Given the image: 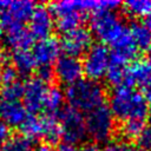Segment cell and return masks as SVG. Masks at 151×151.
<instances>
[{"instance_id": "83f0119b", "label": "cell", "mask_w": 151, "mask_h": 151, "mask_svg": "<svg viewBox=\"0 0 151 151\" xmlns=\"http://www.w3.org/2000/svg\"><path fill=\"white\" fill-rule=\"evenodd\" d=\"M136 142L140 151H151V126H144Z\"/></svg>"}, {"instance_id": "7bdbcfd3", "label": "cell", "mask_w": 151, "mask_h": 151, "mask_svg": "<svg viewBox=\"0 0 151 151\" xmlns=\"http://www.w3.org/2000/svg\"><path fill=\"white\" fill-rule=\"evenodd\" d=\"M0 38H1V34H0Z\"/></svg>"}, {"instance_id": "8fae6325", "label": "cell", "mask_w": 151, "mask_h": 151, "mask_svg": "<svg viewBox=\"0 0 151 151\" xmlns=\"http://www.w3.org/2000/svg\"><path fill=\"white\" fill-rule=\"evenodd\" d=\"M46 83L40 80L38 77L29 78L24 84V106L31 112H38L44 106L45 96L47 92Z\"/></svg>"}, {"instance_id": "8992f818", "label": "cell", "mask_w": 151, "mask_h": 151, "mask_svg": "<svg viewBox=\"0 0 151 151\" xmlns=\"http://www.w3.org/2000/svg\"><path fill=\"white\" fill-rule=\"evenodd\" d=\"M85 124L86 132L94 143L109 140L114 130L113 114L105 105L88 112L85 118Z\"/></svg>"}, {"instance_id": "7a4b0ae2", "label": "cell", "mask_w": 151, "mask_h": 151, "mask_svg": "<svg viewBox=\"0 0 151 151\" xmlns=\"http://www.w3.org/2000/svg\"><path fill=\"white\" fill-rule=\"evenodd\" d=\"M109 109L113 117L120 120H140L147 117L149 105L145 96L132 86H117L109 97Z\"/></svg>"}, {"instance_id": "d6986e66", "label": "cell", "mask_w": 151, "mask_h": 151, "mask_svg": "<svg viewBox=\"0 0 151 151\" xmlns=\"http://www.w3.org/2000/svg\"><path fill=\"white\" fill-rule=\"evenodd\" d=\"M19 127L22 136L29 139L31 142L38 138H42V129H44L42 117H38L35 114H28Z\"/></svg>"}, {"instance_id": "74e56055", "label": "cell", "mask_w": 151, "mask_h": 151, "mask_svg": "<svg viewBox=\"0 0 151 151\" xmlns=\"http://www.w3.org/2000/svg\"><path fill=\"white\" fill-rule=\"evenodd\" d=\"M149 29H150V32H151V12L145 17V24H144Z\"/></svg>"}, {"instance_id": "d4e9b609", "label": "cell", "mask_w": 151, "mask_h": 151, "mask_svg": "<svg viewBox=\"0 0 151 151\" xmlns=\"http://www.w3.org/2000/svg\"><path fill=\"white\" fill-rule=\"evenodd\" d=\"M144 129V122L140 120H124L120 125V133L126 139H136Z\"/></svg>"}, {"instance_id": "603a6c76", "label": "cell", "mask_w": 151, "mask_h": 151, "mask_svg": "<svg viewBox=\"0 0 151 151\" xmlns=\"http://www.w3.org/2000/svg\"><path fill=\"white\" fill-rule=\"evenodd\" d=\"M130 32L138 50H142V51L151 50V32L145 25L134 22L132 24Z\"/></svg>"}, {"instance_id": "4316f807", "label": "cell", "mask_w": 151, "mask_h": 151, "mask_svg": "<svg viewBox=\"0 0 151 151\" xmlns=\"http://www.w3.org/2000/svg\"><path fill=\"white\" fill-rule=\"evenodd\" d=\"M22 94H24V85L18 80L12 84L4 85L2 90H1V94H0L1 96L0 99L19 100L20 98H22Z\"/></svg>"}, {"instance_id": "4fadbf2b", "label": "cell", "mask_w": 151, "mask_h": 151, "mask_svg": "<svg viewBox=\"0 0 151 151\" xmlns=\"http://www.w3.org/2000/svg\"><path fill=\"white\" fill-rule=\"evenodd\" d=\"M61 51L60 42L52 37L39 40L33 47V55L39 66H51L54 61L58 60Z\"/></svg>"}, {"instance_id": "5b68a950", "label": "cell", "mask_w": 151, "mask_h": 151, "mask_svg": "<svg viewBox=\"0 0 151 151\" xmlns=\"http://www.w3.org/2000/svg\"><path fill=\"white\" fill-rule=\"evenodd\" d=\"M35 4L29 0H15L7 1L0 0V26L6 31L24 26V24L31 19Z\"/></svg>"}, {"instance_id": "f1b7e54d", "label": "cell", "mask_w": 151, "mask_h": 151, "mask_svg": "<svg viewBox=\"0 0 151 151\" xmlns=\"http://www.w3.org/2000/svg\"><path fill=\"white\" fill-rule=\"evenodd\" d=\"M1 81L7 85V84H12L14 81H18V72L13 66H4V68L1 70Z\"/></svg>"}, {"instance_id": "30bf717a", "label": "cell", "mask_w": 151, "mask_h": 151, "mask_svg": "<svg viewBox=\"0 0 151 151\" xmlns=\"http://www.w3.org/2000/svg\"><path fill=\"white\" fill-rule=\"evenodd\" d=\"M54 77L65 85H73L83 77V63L79 58L71 55L59 57L54 65Z\"/></svg>"}, {"instance_id": "d590c367", "label": "cell", "mask_w": 151, "mask_h": 151, "mask_svg": "<svg viewBox=\"0 0 151 151\" xmlns=\"http://www.w3.org/2000/svg\"><path fill=\"white\" fill-rule=\"evenodd\" d=\"M34 151H55L50 144H41V145H39Z\"/></svg>"}, {"instance_id": "8d00e7d4", "label": "cell", "mask_w": 151, "mask_h": 151, "mask_svg": "<svg viewBox=\"0 0 151 151\" xmlns=\"http://www.w3.org/2000/svg\"><path fill=\"white\" fill-rule=\"evenodd\" d=\"M8 60V54L5 51H0V64L6 66V63Z\"/></svg>"}, {"instance_id": "cb8c5ba5", "label": "cell", "mask_w": 151, "mask_h": 151, "mask_svg": "<svg viewBox=\"0 0 151 151\" xmlns=\"http://www.w3.org/2000/svg\"><path fill=\"white\" fill-rule=\"evenodd\" d=\"M124 11L132 18L146 17L151 12L150 0H130L123 4Z\"/></svg>"}, {"instance_id": "3957f363", "label": "cell", "mask_w": 151, "mask_h": 151, "mask_svg": "<svg viewBox=\"0 0 151 151\" xmlns=\"http://www.w3.org/2000/svg\"><path fill=\"white\" fill-rule=\"evenodd\" d=\"M65 97L70 107L79 112H91L92 110L103 106L105 99L104 87L94 80L80 79L66 88Z\"/></svg>"}, {"instance_id": "484cf974", "label": "cell", "mask_w": 151, "mask_h": 151, "mask_svg": "<svg viewBox=\"0 0 151 151\" xmlns=\"http://www.w3.org/2000/svg\"><path fill=\"white\" fill-rule=\"evenodd\" d=\"M32 142L24 136H15L8 139V142L1 147V151H31Z\"/></svg>"}, {"instance_id": "e575fe53", "label": "cell", "mask_w": 151, "mask_h": 151, "mask_svg": "<svg viewBox=\"0 0 151 151\" xmlns=\"http://www.w3.org/2000/svg\"><path fill=\"white\" fill-rule=\"evenodd\" d=\"M57 151H78V150L74 147V145H71V144L64 143V144L59 145V147H58V150H57Z\"/></svg>"}, {"instance_id": "b9f144b4", "label": "cell", "mask_w": 151, "mask_h": 151, "mask_svg": "<svg viewBox=\"0 0 151 151\" xmlns=\"http://www.w3.org/2000/svg\"><path fill=\"white\" fill-rule=\"evenodd\" d=\"M2 81H1V70H0V84H1Z\"/></svg>"}, {"instance_id": "836d02e7", "label": "cell", "mask_w": 151, "mask_h": 151, "mask_svg": "<svg viewBox=\"0 0 151 151\" xmlns=\"http://www.w3.org/2000/svg\"><path fill=\"white\" fill-rule=\"evenodd\" d=\"M143 90H144V96L146 99H150L151 100V78L146 81V84L143 86Z\"/></svg>"}, {"instance_id": "f35d334b", "label": "cell", "mask_w": 151, "mask_h": 151, "mask_svg": "<svg viewBox=\"0 0 151 151\" xmlns=\"http://www.w3.org/2000/svg\"><path fill=\"white\" fill-rule=\"evenodd\" d=\"M147 118H149V120L151 122V104H150V106H149V111H147Z\"/></svg>"}, {"instance_id": "ffe728a7", "label": "cell", "mask_w": 151, "mask_h": 151, "mask_svg": "<svg viewBox=\"0 0 151 151\" xmlns=\"http://www.w3.org/2000/svg\"><path fill=\"white\" fill-rule=\"evenodd\" d=\"M64 96L65 94L63 93V91L57 86L47 88L42 106V109L47 112V116H54L57 113H60L64 103Z\"/></svg>"}, {"instance_id": "9c48e42d", "label": "cell", "mask_w": 151, "mask_h": 151, "mask_svg": "<svg viewBox=\"0 0 151 151\" xmlns=\"http://www.w3.org/2000/svg\"><path fill=\"white\" fill-rule=\"evenodd\" d=\"M61 50L66 55L80 57L92 46V32L85 27H77L64 34L61 39Z\"/></svg>"}, {"instance_id": "d6a6232c", "label": "cell", "mask_w": 151, "mask_h": 151, "mask_svg": "<svg viewBox=\"0 0 151 151\" xmlns=\"http://www.w3.org/2000/svg\"><path fill=\"white\" fill-rule=\"evenodd\" d=\"M78 151H103L100 149V146L94 143V142H87V143H84L79 149Z\"/></svg>"}, {"instance_id": "60d3db41", "label": "cell", "mask_w": 151, "mask_h": 151, "mask_svg": "<svg viewBox=\"0 0 151 151\" xmlns=\"http://www.w3.org/2000/svg\"><path fill=\"white\" fill-rule=\"evenodd\" d=\"M147 61H149V64L151 65V50L149 51V60H147Z\"/></svg>"}, {"instance_id": "44dd1931", "label": "cell", "mask_w": 151, "mask_h": 151, "mask_svg": "<svg viewBox=\"0 0 151 151\" xmlns=\"http://www.w3.org/2000/svg\"><path fill=\"white\" fill-rule=\"evenodd\" d=\"M12 61H13V67L17 70V72H19L21 74L31 73L37 66L34 55L28 50L14 52L12 55Z\"/></svg>"}, {"instance_id": "7c38bea8", "label": "cell", "mask_w": 151, "mask_h": 151, "mask_svg": "<svg viewBox=\"0 0 151 151\" xmlns=\"http://www.w3.org/2000/svg\"><path fill=\"white\" fill-rule=\"evenodd\" d=\"M54 27V19L51 11L45 6L35 7L29 19V31L34 38L39 40L50 37Z\"/></svg>"}, {"instance_id": "6da1fadb", "label": "cell", "mask_w": 151, "mask_h": 151, "mask_svg": "<svg viewBox=\"0 0 151 151\" xmlns=\"http://www.w3.org/2000/svg\"><path fill=\"white\" fill-rule=\"evenodd\" d=\"M120 5L116 0H65L51 5V13L54 15L57 28L61 33H67L84 21L87 13L100 11H114Z\"/></svg>"}, {"instance_id": "277c9868", "label": "cell", "mask_w": 151, "mask_h": 151, "mask_svg": "<svg viewBox=\"0 0 151 151\" xmlns=\"http://www.w3.org/2000/svg\"><path fill=\"white\" fill-rule=\"evenodd\" d=\"M126 29L127 27L114 11H100L92 15L91 31L104 44L112 45Z\"/></svg>"}, {"instance_id": "1f68e13d", "label": "cell", "mask_w": 151, "mask_h": 151, "mask_svg": "<svg viewBox=\"0 0 151 151\" xmlns=\"http://www.w3.org/2000/svg\"><path fill=\"white\" fill-rule=\"evenodd\" d=\"M127 149H129V146H126L124 143L113 140V142H110L109 144H106V146L104 147L103 151H127Z\"/></svg>"}, {"instance_id": "ba28073f", "label": "cell", "mask_w": 151, "mask_h": 151, "mask_svg": "<svg viewBox=\"0 0 151 151\" xmlns=\"http://www.w3.org/2000/svg\"><path fill=\"white\" fill-rule=\"evenodd\" d=\"M59 123L61 126L63 138L67 144L74 145L80 143L87 134L85 118L83 117L81 112L72 107H65L60 111Z\"/></svg>"}, {"instance_id": "2e32d148", "label": "cell", "mask_w": 151, "mask_h": 151, "mask_svg": "<svg viewBox=\"0 0 151 151\" xmlns=\"http://www.w3.org/2000/svg\"><path fill=\"white\" fill-rule=\"evenodd\" d=\"M34 37L32 35L29 28H26L25 26H18L13 27L8 31H6L5 41L6 45L11 48L17 51H27L33 45Z\"/></svg>"}, {"instance_id": "4dcf8cb0", "label": "cell", "mask_w": 151, "mask_h": 151, "mask_svg": "<svg viewBox=\"0 0 151 151\" xmlns=\"http://www.w3.org/2000/svg\"><path fill=\"white\" fill-rule=\"evenodd\" d=\"M11 136V131H9V126L7 124H5L1 119H0V147H2L9 139Z\"/></svg>"}, {"instance_id": "52a82bcc", "label": "cell", "mask_w": 151, "mask_h": 151, "mask_svg": "<svg viewBox=\"0 0 151 151\" xmlns=\"http://www.w3.org/2000/svg\"><path fill=\"white\" fill-rule=\"evenodd\" d=\"M111 61V53L103 44L92 45L83 59V71L90 80H99L106 76Z\"/></svg>"}, {"instance_id": "5bb4252c", "label": "cell", "mask_w": 151, "mask_h": 151, "mask_svg": "<svg viewBox=\"0 0 151 151\" xmlns=\"http://www.w3.org/2000/svg\"><path fill=\"white\" fill-rule=\"evenodd\" d=\"M111 46H112L111 58L116 60L127 64L129 61L133 60L137 57L138 48L132 39L130 28H127Z\"/></svg>"}, {"instance_id": "f546056e", "label": "cell", "mask_w": 151, "mask_h": 151, "mask_svg": "<svg viewBox=\"0 0 151 151\" xmlns=\"http://www.w3.org/2000/svg\"><path fill=\"white\" fill-rule=\"evenodd\" d=\"M37 77L40 80H42L44 83H47V81L52 80V78L54 77V71H53L52 66H39Z\"/></svg>"}, {"instance_id": "e0dca14e", "label": "cell", "mask_w": 151, "mask_h": 151, "mask_svg": "<svg viewBox=\"0 0 151 151\" xmlns=\"http://www.w3.org/2000/svg\"><path fill=\"white\" fill-rule=\"evenodd\" d=\"M151 78V65L147 60H134L130 67H127V83L126 86L138 84L144 86Z\"/></svg>"}, {"instance_id": "ac0fdd59", "label": "cell", "mask_w": 151, "mask_h": 151, "mask_svg": "<svg viewBox=\"0 0 151 151\" xmlns=\"http://www.w3.org/2000/svg\"><path fill=\"white\" fill-rule=\"evenodd\" d=\"M127 64L122 63L119 60H116L111 58L110 66L106 72V79L110 84H112L114 87L117 86H126L127 83Z\"/></svg>"}, {"instance_id": "9a60e30c", "label": "cell", "mask_w": 151, "mask_h": 151, "mask_svg": "<svg viewBox=\"0 0 151 151\" xmlns=\"http://www.w3.org/2000/svg\"><path fill=\"white\" fill-rule=\"evenodd\" d=\"M26 107L20 100L0 99V119L8 126H20L26 119Z\"/></svg>"}, {"instance_id": "7402d4cb", "label": "cell", "mask_w": 151, "mask_h": 151, "mask_svg": "<svg viewBox=\"0 0 151 151\" xmlns=\"http://www.w3.org/2000/svg\"><path fill=\"white\" fill-rule=\"evenodd\" d=\"M44 129H42V138L47 142V144H54L63 138L61 126L59 120L54 116H45L42 117Z\"/></svg>"}, {"instance_id": "ab89813d", "label": "cell", "mask_w": 151, "mask_h": 151, "mask_svg": "<svg viewBox=\"0 0 151 151\" xmlns=\"http://www.w3.org/2000/svg\"><path fill=\"white\" fill-rule=\"evenodd\" d=\"M127 151H140V150H139L138 147H129Z\"/></svg>"}]
</instances>
